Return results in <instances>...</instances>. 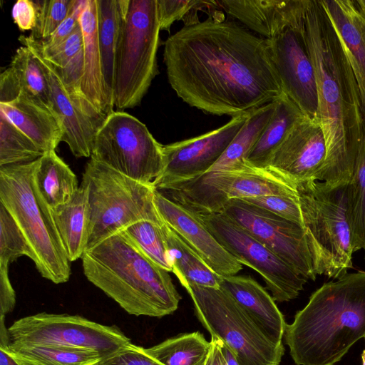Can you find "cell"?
<instances>
[{"label":"cell","instance_id":"obj_1","mask_svg":"<svg viewBox=\"0 0 365 365\" xmlns=\"http://www.w3.org/2000/svg\"><path fill=\"white\" fill-rule=\"evenodd\" d=\"M213 14L164 43L168 82L185 103L205 113L237 116L283 93L267 40Z\"/></svg>","mask_w":365,"mask_h":365},{"label":"cell","instance_id":"obj_2","mask_svg":"<svg viewBox=\"0 0 365 365\" xmlns=\"http://www.w3.org/2000/svg\"><path fill=\"white\" fill-rule=\"evenodd\" d=\"M303 35L314 71L317 119L326 143L320 181L349 184L365 113L354 72L321 0H305Z\"/></svg>","mask_w":365,"mask_h":365},{"label":"cell","instance_id":"obj_3","mask_svg":"<svg viewBox=\"0 0 365 365\" xmlns=\"http://www.w3.org/2000/svg\"><path fill=\"white\" fill-rule=\"evenodd\" d=\"M286 344L297 365H334L365 337V272L324 284L287 324Z\"/></svg>","mask_w":365,"mask_h":365},{"label":"cell","instance_id":"obj_4","mask_svg":"<svg viewBox=\"0 0 365 365\" xmlns=\"http://www.w3.org/2000/svg\"><path fill=\"white\" fill-rule=\"evenodd\" d=\"M81 259L86 279L129 314L162 317L178 309L181 297L169 272L120 232L86 250Z\"/></svg>","mask_w":365,"mask_h":365},{"label":"cell","instance_id":"obj_5","mask_svg":"<svg viewBox=\"0 0 365 365\" xmlns=\"http://www.w3.org/2000/svg\"><path fill=\"white\" fill-rule=\"evenodd\" d=\"M39 159V158H38ZM38 159L0 166V203L14 218L32 252L38 272L54 284L68 282L70 261L51 210L36 190L34 174Z\"/></svg>","mask_w":365,"mask_h":365},{"label":"cell","instance_id":"obj_6","mask_svg":"<svg viewBox=\"0 0 365 365\" xmlns=\"http://www.w3.org/2000/svg\"><path fill=\"white\" fill-rule=\"evenodd\" d=\"M303 227L315 274L338 279L352 267L348 184L297 183Z\"/></svg>","mask_w":365,"mask_h":365},{"label":"cell","instance_id":"obj_7","mask_svg":"<svg viewBox=\"0 0 365 365\" xmlns=\"http://www.w3.org/2000/svg\"><path fill=\"white\" fill-rule=\"evenodd\" d=\"M81 185L88 193L86 250L137 222L165 223L155 203L156 188L153 183L135 180L91 158Z\"/></svg>","mask_w":365,"mask_h":365},{"label":"cell","instance_id":"obj_8","mask_svg":"<svg viewBox=\"0 0 365 365\" xmlns=\"http://www.w3.org/2000/svg\"><path fill=\"white\" fill-rule=\"evenodd\" d=\"M113 104L119 111L138 106L158 74L160 24L156 0H122Z\"/></svg>","mask_w":365,"mask_h":365},{"label":"cell","instance_id":"obj_9","mask_svg":"<svg viewBox=\"0 0 365 365\" xmlns=\"http://www.w3.org/2000/svg\"><path fill=\"white\" fill-rule=\"evenodd\" d=\"M190 294L197 317L211 337L221 340L240 365H279L282 343L273 341L253 319L221 288L180 282Z\"/></svg>","mask_w":365,"mask_h":365},{"label":"cell","instance_id":"obj_10","mask_svg":"<svg viewBox=\"0 0 365 365\" xmlns=\"http://www.w3.org/2000/svg\"><path fill=\"white\" fill-rule=\"evenodd\" d=\"M156 190L197 215L220 213L232 199L299 195L297 185L284 176L246 163L236 169L207 172Z\"/></svg>","mask_w":365,"mask_h":365},{"label":"cell","instance_id":"obj_11","mask_svg":"<svg viewBox=\"0 0 365 365\" xmlns=\"http://www.w3.org/2000/svg\"><path fill=\"white\" fill-rule=\"evenodd\" d=\"M91 158L139 182L150 184L164 165L163 145L146 125L124 111H113L99 128Z\"/></svg>","mask_w":365,"mask_h":365},{"label":"cell","instance_id":"obj_12","mask_svg":"<svg viewBox=\"0 0 365 365\" xmlns=\"http://www.w3.org/2000/svg\"><path fill=\"white\" fill-rule=\"evenodd\" d=\"M10 343L47 344L88 349L105 357L131 343L115 325H104L79 315L38 313L15 321Z\"/></svg>","mask_w":365,"mask_h":365},{"label":"cell","instance_id":"obj_13","mask_svg":"<svg viewBox=\"0 0 365 365\" xmlns=\"http://www.w3.org/2000/svg\"><path fill=\"white\" fill-rule=\"evenodd\" d=\"M215 240L240 264L257 272L275 302L296 298L308 279L296 272L224 213L195 214Z\"/></svg>","mask_w":365,"mask_h":365},{"label":"cell","instance_id":"obj_14","mask_svg":"<svg viewBox=\"0 0 365 365\" xmlns=\"http://www.w3.org/2000/svg\"><path fill=\"white\" fill-rule=\"evenodd\" d=\"M19 39L31 49L45 73L51 108L61 123L62 141L76 158L91 157L96 135L106 117L87 99L80 85L64 81L58 69L43 57L33 38L21 36Z\"/></svg>","mask_w":365,"mask_h":365},{"label":"cell","instance_id":"obj_15","mask_svg":"<svg viewBox=\"0 0 365 365\" xmlns=\"http://www.w3.org/2000/svg\"><path fill=\"white\" fill-rule=\"evenodd\" d=\"M224 213L260 241L296 272L315 280L304 227L242 199L230 200Z\"/></svg>","mask_w":365,"mask_h":365},{"label":"cell","instance_id":"obj_16","mask_svg":"<svg viewBox=\"0 0 365 365\" xmlns=\"http://www.w3.org/2000/svg\"><path fill=\"white\" fill-rule=\"evenodd\" d=\"M250 113V112H249ZM249 113L201 135L163 145L164 165L156 189L201 175L217 162L246 122Z\"/></svg>","mask_w":365,"mask_h":365},{"label":"cell","instance_id":"obj_17","mask_svg":"<svg viewBox=\"0 0 365 365\" xmlns=\"http://www.w3.org/2000/svg\"><path fill=\"white\" fill-rule=\"evenodd\" d=\"M303 26L304 16L298 24L266 40L283 93L305 115L317 118L316 79L303 35Z\"/></svg>","mask_w":365,"mask_h":365},{"label":"cell","instance_id":"obj_18","mask_svg":"<svg viewBox=\"0 0 365 365\" xmlns=\"http://www.w3.org/2000/svg\"><path fill=\"white\" fill-rule=\"evenodd\" d=\"M326 153L324 135L318 119L304 115L274 152L267 169L295 184L320 181Z\"/></svg>","mask_w":365,"mask_h":365},{"label":"cell","instance_id":"obj_19","mask_svg":"<svg viewBox=\"0 0 365 365\" xmlns=\"http://www.w3.org/2000/svg\"><path fill=\"white\" fill-rule=\"evenodd\" d=\"M155 203L164 221L215 273L236 275L242 265L212 236L197 216L155 190Z\"/></svg>","mask_w":365,"mask_h":365},{"label":"cell","instance_id":"obj_20","mask_svg":"<svg viewBox=\"0 0 365 365\" xmlns=\"http://www.w3.org/2000/svg\"><path fill=\"white\" fill-rule=\"evenodd\" d=\"M217 4L249 30L271 39L302 20L305 0H220Z\"/></svg>","mask_w":365,"mask_h":365},{"label":"cell","instance_id":"obj_21","mask_svg":"<svg viewBox=\"0 0 365 365\" xmlns=\"http://www.w3.org/2000/svg\"><path fill=\"white\" fill-rule=\"evenodd\" d=\"M358 85L365 113V0H321Z\"/></svg>","mask_w":365,"mask_h":365},{"label":"cell","instance_id":"obj_22","mask_svg":"<svg viewBox=\"0 0 365 365\" xmlns=\"http://www.w3.org/2000/svg\"><path fill=\"white\" fill-rule=\"evenodd\" d=\"M0 111L43 153L55 150L62 141V126L55 113L23 91L13 101L0 103Z\"/></svg>","mask_w":365,"mask_h":365},{"label":"cell","instance_id":"obj_23","mask_svg":"<svg viewBox=\"0 0 365 365\" xmlns=\"http://www.w3.org/2000/svg\"><path fill=\"white\" fill-rule=\"evenodd\" d=\"M220 288L227 292L276 343H282L287 324L275 301L257 281L248 276L223 277Z\"/></svg>","mask_w":365,"mask_h":365},{"label":"cell","instance_id":"obj_24","mask_svg":"<svg viewBox=\"0 0 365 365\" xmlns=\"http://www.w3.org/2000/svg\"><path fill=\"white\" fill-rule=\"evenodd\" d=\"M83 37V73L81 88L87 99L107 117L114 111L104 83L98 42L97 0H87L79 19Z\"/></svg>","mask_w":365,"mask_h":365},{"label":"cell","instance_id":"obj_25","mask_svg":"<svg viewBox=\"0 0 365 365\" xmlns=\"http://www.w3.org/2000/svg\"><path fill=\"white\" fill-rule=\"evenodd\" d=\"M61 240L70 262L81 258L88 237L89 210L86 188L81 185L71 199L51 210Z\"/></svg>","mask_w":365,"mask_h":365},{"label":"cell","instance_id":"obj_26","mask_svg":"<svg viewBox=\"0 0 365 365\" xmlns=\"http://www.w3.org/2000/svg\"><path fill=\"white\" fill-rule=\"evenodd\" d=\"M304 115L297 105L283 93L277 99L274 114L247 155L245 163L254 168L267 169L274 152L294 124Z\"/></svg>","mask_w":365,"mask_h":365},{"label":"cell","instance_id":"obj_27","mask_svg":"<svg viewBox=\"0 0 365 365\" xmlns=\"http://www.w3.org/2000/svg\"><path fill=\"white\" fill-rule=\"evenodd\" d=\"M34 182L51 210L69 201L79 188L76 174L55 150L45 152L38 159Z\"/></svg>","mask_w":365,"mask_h":365},{"label":"cell","instance_id":"obj_28","mask_svg":"<svg viewBox=\"0 0 365 365\" xmlns=\"http://www.w3.org/2000/svg\"><path fill=\"white\" fill-rule=\"evenodd\" d=\"M163 231L172 272L179 281L220 288L222 277L213 272L166 222Z\"/></svg>","mask_w":365,"mask_h":365},{"label":"cell","instance_id":"obj_29","mask_svg":"<svg viewBox=\"0 0 365 365\" xmlns=\"http://www.w3.org/2000/svg\"><path fill=\"white\" fill-rule=\"evenodd\" d=\"M98 42L107 96L113 104L115 61L123 17L122 0H97Z\"/></svg>","mask_w":365,"mask_h":365},{"label":"cell","instance_id":"obj_30","mask_svg":"<svg viewBox=\"0 0 365 365\" xmlns=\"http://www.w3.org/2000/svg\"><path fill=\"white\" fill-rule=\"evenodd\" d=\"M19 365H95L102 357L93 351L47 344L0 346Z\"/></svg>","mask_w":365,"mask_h":365},{"label":"cell","instance_id":"obj_31","mask_svg":"<svg viewBox=\"0 0 365 365\" xmlns=\"http://www.w3.org/2000/svg\"><path fill=\"white\" fill-rule=\"evenodd\" d=\"M277 100L249 113L248 118L221 158L207 172L236 169L255 145L276 108Z\"/></svg>","mask_w":365,"mask_h":365},{"label":"cell","instance_id":"obj_32","mask_svg":"<svg viewBox=\"0 0 365 365\" xmlns=\"http://www.w3.org/2000/svg\"><path fill=\"white\" fill-rule=\"evenodd\" d=\"M210 349L211 342L195 331L168 339L145 351L163 365H204Z\"/></svg>","mask_w":365,"mask_h":365},{"label":"cell","instance_id":"obj_33","mask_svg":"<svg viewBox=\"0 0 365 365\" xmlns=\"http://www.w3.org/2000/svg\"><path fill=\"white\" fill-rule=\"evenodd\" d=\"M348 215L354 250L365 251V114L354 173L348 184Z\"/></svg>","mask_w":365,"mask_h":365},{"label":"cell","instance_id":"obj_34","mask_svg":"<svg viewBox=\"0 0 365 365\" xmlns=\"http://www.w3.org/2000/svg\"><path fill=\"white\" fill-rule=\"evenodd\" d=\"M165 224L142 220L127 227L120 233L150 260L170 272L172 267L163 231Z\"/></svg>","mask_w":365,"mask_h":365},{"label":"cell","instance_id":"obj_35","mask_svg":"<svg viewBox=\"0 0 365 365\" xmlns=\"http://www.w3.org/2000/svg\"><path fill=\"white\" fill-rule=\"evenodd\" d=\"M43 153L0 111V166L31 163Z\"/></svg>","mask_w":365,"mask_h":365},{"label":"cell","instance_id":"obj_36","mask_svg":"<svg viewBox=\"0 0 365 365\" xmlns=\"http://www.w3.org/2000/svg\"><path fill=\"white\" fill-rule=\"evenodd\" d=\"M9 67L14 73L21 91L40 100L51 108L48 81L31 49L23 45L19 47Z\"/></svg>","mask_w":365,"mask_h":365},{"label":"cell","instance_id":"obj_37","mask_svg":"<svg viewBox=\"0 0 365 365\" xmlns=\"http://www.w3.org/2000/svg\"><path fill=\"white\" fill-rule=\"evenodd\" d=\"M22 256L31 259V250L14 218L0 203V266L9 267Z\"/></svg>","mask_w":365,"mask_h":365},{"label":"cell","instance_id":"obj_38","mask_svg":"<svg viewBox=\"0 0 365 365\" xmlns=\"http://www.w3.org/2000/svg\"><path fill=\"white\" fill-rule=\"evenodd\" d=\"M156 3L160 30L167 31L178 20L183 21L185 26L195 24L200 21L198 11L217 6V1L156 0Z\"/></svg>","mask_w":365,"mask_h":365},{"label":"cell","instance_id":"obj_39","mask_svg":"<svg viewBox=\"0 0 365 365\" xmlns=\"http://www.w3.org/2000/svg\"><path fill=\"white\" fill-rule=\"evenodd\" d=\"M37 13L36 24L30 36L43 41L47 39L69 14L73 0L34 1Z\"/></svg>","mask_w":365,"mask_h":365},{"label":"cell","instance_id":"obj_40","mask_svg":"<svg viewBox=\"0 0 365 365\" xmlns=\"http://www.w3.org/2000/svg\"><path fill=\"white\" fill-rule=\"evenodd\" d=\"M303 227L299 195H267L242 199Z\"/></svg>","mask_w":365,"mask_h":365},{"label":"cell","instance_id":"obj_41","mask_svg":"<svg viewBox=\"0 0 365 365\" xmlns=\"http://www.w3.org/2000/svg\"><path fill=\"white\" fill-rule=\"evenodd\" d=\"M35 41L43 57L59 68L64 67L83 48V37L80 23L68 37L54 47L45 49L38 41Z\"/></svg>","mask_w":365,"mask_h":365},{"label":"cell","instance_id":"obj_42","mask_svg":"<svg viewBox=\"0 0 365 365\" xmlns=\"http://www.w3.org/2000/svg\"><path fill=\"white\" fill-rule=\"evenodd\" d=\"M95 365H163L150 356L145 348L132 343L101 358Z\"/></svg>","mask_w":365,"mask_h":365},{"label":"cell","instance_id":"obj_43","mask_svg":"<svg viewBox=\"0 0 365 365\" xmlns=\"http://www.w3.org/2000/svg\"><path fill=\"white\" fill-rule=\"evenodd\" d=\"M86 3L87 0H73L68 15L55 31L47 39L43 41H38L41 46L45 49L50 48L68 37L79 24L80 16Z\"/></svg>","mask_w":365,"mask_h":365},{"label":"cell","instance_id":"obj_44","mask_svg":"<svg viewBox=\"0 0 365 365\" xmlns=\"http://www.w3.org/2000/svg\"><path fill=\"white\" fill-rule=\"evenodd\" d=\"M11 14L15 24L21 31H32L34 29L37 13L34 1H17L13 6Z\"/></svg>","mask_w":365,"mask_h":365},{"label":"cell","instance_id":"obj_45","mask_svg":"<svg viewBox=\"0 0 365 365\" xmlns=\"http://www.w3.org/2000/svg\"><path fill=\"white\" fill-rule=\"evenodd\" d=\"M16 304V293L9 277V267L0 266V317L11 312Z\"/></svg>","mask_w":365,"mask_h":365},{"label":"cell","instance_id":"obj_46","mask_svg":"<svg viewBox=\"0 0 365 365\" xmlns=\"http://www.w3.org/2000/svg\"><path fill=\"white\" fill-rule=\"evenodd\" d=\"M21 92L20 84L10 67L0 76V103H6L15 99Z\"/></svg>","mask_w":365,"mask_h":365},{"label":"cell","instance_id":"obj_47","mask_svg":"<svg viewBox=\"0 0 365 365\" xmlns=\"http://www.w3.org/2000/svg\"><path fill=\"white\" fill-rule=\"evenodd\" d=\"M211 349L204 365H225L222 354L220 340L211 337Z\"/></svg>","mask_w":365,"mask_h":365},{"label":"cell","instance_id":"obj_48","mask_svg":"<svg viewBox=\"0 0 365 365\" xmlns=\"http://www.w3.org/2000/svg\"><path fill=\"white\" fill-rule=\"evenodd\" d=\"M220 345L225 365H240L237 356L232 349L221 340H220Z\"/></svg>","mask_w":365,"mask_h":365},{"label":"cell","instance_id":"obj_49","mask_svg":"<svg viewBox=\"0 0 365 365\" xmlns=\"http://www.w3.org/2000/svg\"><path fill=\"white\" fill-rule=\"evenodd\" d=\"M0 365H19L4 349L0 348Z\"/></svg>","mask_w":365,"mask_h":365},{"label":"cell","instance_id":"obj_50","mask_svg":"<svg viewBox=\"0 0 365 365\" xmlns=\"http://www.w3.org/2000/svg\"><path fill=\"white\" fill-rule=\"evenodd\" d=\"M361 360H362V365H365V350L362 351L361 354Z\"/></svg>","mask_w":365,"mask_h":365}]
</instances>
